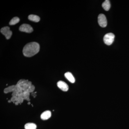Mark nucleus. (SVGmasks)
<instances>
[{"label":"nucleus","mask_w":129,"mask_h":129,"mask_svg":"<svg viewBox=\"0 0 129 129\" xmlns=\"http://www.w3.org/2000/svg\"><path fill=\"white\" fill-rule=\"evenodd\" d=\"M51 113L50 111H46L42 113L41 115V118L43 120H46L51 117Z\"/></svg>","instance_id":"7"},{"label":"nucleus","mask_w":129,"mask_h":129,"mask_svg":"<svg viewBox=\"0 0 129 129\" xmlns=\"http://www.w3.org/2000/svg\"><path fill=\"white\" fill-rule=\"evenodd\" d=\"M98 22L102 27H106L107 24V21L106 16L104 14H99L98 17Z\"/></svg>","instance_id":"4"},{"label":"nucleus","mask_w":129,"mask_h":129,"mask_svg":"<svg viewBox=\"0 0 129 129\" xmlns=\"http://www.w3.org/2000/svg\"><path fill=\"white\" fill-rule=\"evenodd\" d=\"M20 21V19L18 17H14L9 22V24L10 25H14L18 23Z\"/></svg>","instance_id":"12"},{"label":"nucleus","mask_w":129,"mask_h":129,"mask_svg":"<svg viewBox=\"0 0 129 129\" xmlns=\"http://www.w3.org/2000/svg\"><path fill=\"white\" fill-rule=\"evenodd\" d=\"M57 86L58 88H60L63 91H67L68 90L69 86L67 83L64 81H60L57 83Z\"/></svg>","instance_id":"6"},{"label":"nucleus","mask_w":129,"mask_h":129,"mask_svg":"<svg viewBox=\"0 0 129 129\" xmlns=\"http://www.w3.org/2000/svg\"><path fill=\"white\" fill-rule=\"evenodd\" d=\"M1 32L3 35H4L7 39L8 40L11 37L12 32L10 29L9 27H3L1 29Z\"/></svg>","instance_id":"3"},{"label":"nucleus","mask_w":129,"mask_h":129,"mask_svg":"<svg viewBox=\"0 0 129 129\" xmlns=\"http://www.w3.org/2000/svg\"><path fill=\"white\" fill-rule=\"evenodd\" d=\"M64 76L70 83H74L75 82V79L73 75L70 72H68L64 74Z\"/></svg>","instance_id":"8"},{"label":"nucleus","mask_w":129,"mask_h":129,"mask_svg":"<svg viewBox=\"0 0 129 129\" xmlns=\"http://www.w3.org/2000/svg\"><path fill=\"white\" fill-rule=\"evenodd\" d=\"M115 35L112 33L106 34L104 36L103 41L104 43L107 45H111L114 41Z\"/></svg>","instance_id":"2"},{"label":"nucleus","mask_w":129,"mask_h":129,"mask_svg":"<svg viewBox=\"0 0 129 129\" xmlns=\"http://www.w3.org/2000/svg\"><path fill=\"white\" fill-rule=\"evenodd\" d=\"M19 30L22 32L30 33L33 31V29L29 24H23L20 26Z\"/></svg>","instance_id":"5"},{"label":"nucleus","mask_w":129,"mask_h":129,"mask_svg":"<svg viewBox=\"0 0 129 129\" xmlns=\"http://www.w3.org/2000/svg\"><path fill=\"white\" fill-rule=\"evenodd\" d=\"M40 45L36 42H31L26 44L23 50L24 55L31 57L37 54L40 51Z\"/></svg>","instance_id":"1"},{"label":"nucleus","mask_w":129,"mask_h":129,"mask_svg":"<svg viewBox=\"0 0 129 129\" xmlns=\"http://www.w3.org/2000/svg\"><path fill=\"white\" fill-rule=\"evenodd\" d=\"M102 6L106 11H108L111 8V3L108 0H106L103 3Z\"/></svg>","instance_id":"10"},{"label":"nucleus","mask_w":129,"mask_h":129,"mask_svg":"<svg viewBox=\"0 0 129 129\" xmlns=\"http://www.w3.org/2000/svg\"><path fill=\"white\" fill-rule=\"evenodd\" d=\"M28 18L30 21H33V22H39L40 18V17L37 16V15H34V14H30L28 17Z\"/></svg>","instance_id":"9"},{"label":"nucleus","mask_w":129,"mask_h":129,"mask_svg":"<svg viewBox=\"0 0 129 129\" xmlns=\"http://www.w3.org/2000/svg\"><path fill=\"white\" fill-rule=\"evenodd\" d=\"M25 129H36L37 125L34 123H27L25 125Z\"/></svg>","instance_id":"11"}]
</instances>
